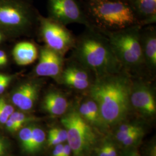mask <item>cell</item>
Returning a JSON list of instances; mask_svg holds the SVG:
<instances>
[{
    "label": "cell",
    "instance_id": "cell-1",
    "mask_svg": "<svg viewBox=\"0 0 156 156\" xmlns=\"http://www.w3.org/2000/svg\"><path fill=\"white\" fill-rule=\"evenodd\" d=\"M131 88L128 76L120 73L97 77L90 94L98 106L100 120L113 125L124 120L131 105Z\"/></svg>",
    "mask_w": 156,
    "mask_h": 156
},
{
    "label": "cell",
    "instance_id": "cell-2",
    "mask_svg": "<svg viewBox=\"0 0 156 156\" xmlns=\"http://www.w3.org/2000/svg\"><path fill=\"white\" fill-rule=\"evenodd\" d=\"M76 56L81 64L97 77L120 73L122 67L109 41L97 35H88L80 40Z\"/></svg>",
    "mask_w": 156,
    "mask_h": 156
},
{
    "label": "cell",
    "instance_id": "cell-3",
    "mask_svg": "<svg viewBox=\"0 0 156 156\" xmlns=\"http://www.w3.org/2000/svg\"><path fill=\"white\" fill-rule=\"evenodd\" d=\"M108 41L122 66L135 68L144 62L140 35L137 28H127L112 34Z\"/></svg>",
    "mask_w": 156,
    "mask_h": 156
},
{
    "label": "cell",
    "instance_id": "cell-4",
    "mask_svg": "<svg viewBox=\"0 0 156 156\" xmlns=\"http://www.w3.org/2000/svg\"><path fill=\"white\" fill-rule=\"evenodd\" d=\"M67 131L68 144L75 156H82L94 144L95 136L79 113L72 111L62 119Z\"/></svg>",
    "mask_w": 156,
    "mask_h": 156
},
{
    "label": "cell",
    "instance_id": "cell-5",
    "mask_svg": "<svg viewBox=\"0 0 156 156\" xmlns=\"http://www.w3.org/2000/svg\"><path fill=\"white\" fill-rule=\"evenodd\" d=\"M93 15L98 20L107 26L123 29L135 20L131 8L122 2L100 1L93 7Z\"/></svg>",
    "mask_w": 156,
    "mask_h": 156
},
{
    "label": "cell",
    "instance_id": "cell-6",
    "mask_svg": "<svg viewBox=\"0 0 156 156\" xmlns=\"http://www.w3.org/2000/svg\"><path fill=\"white\" fill-rule=\"evenodd\" d=\"M30 24L29 12L23 4L13 0H0V30L19 33Z\"/></svg>",
    "mask_w": 156,
    "mask_h": 156
},
{
    "label": "cell",
    "instance_id": "cell-7",
    "mask_svg": "<svg viewBox=\"0 0 156 156\" xmlns=\"http://www.w3.org/2000/svg\"><path fill=\"white\" fill-rule=\"evenodd\" d=\"M41 30L47 47L62 56L74 44L70 32L64 25L53 19L42 18Z\"/></svg>",
    "mask_w": 156,
    "mask_h": 156
},
{
    "label": "cell",
    "instance_id": "cell-8",
    "mask_svg": "<svg viewBox=\"0 0 156 156\" xmlns=\"http://www.w3.org/2000/svg\"><path fill=\"white\" fill-rule=\"evenodd\" d=\"M53 19L62 25L86 23V20L75 0H49Z\"/></svg>",
    "mask_w": 156,
    "mask_h": 156
},
{
    "label": "cell",
    "instance_id": "cell-9",
    "mask_svg": "<svg viewBox=\"0 0 156 156\" xmlns=\"http://www.w3.org/2000/svg\"><path fill=\"white\" fill-rule=\"evenodd\" d=\"M63 67L62 55L47 46L41 49L39 62L35 73L39 76L58 78L62 75Z\"/></svg>",
    "mask_w": 156,
    "mask_h": 156
},
{
    "label": "cell",
    "instance_id": "cell-10",
    "mask_svg": "<svg viewBox=\"0 0 156 156\" xmlns=\"http://www.w3.org/2000/svg\"><path fill=\"white\" fill-rule=\"evenodd\" d=\"M40 84L38 82H26L15 90L12 94V102L23 111H30L38 98Z\"/></svg>",
    "mask_w": 156,
    "mask_h": 156
},
{
    "label": "cell",
    "instance_id": "cell-11",
    "mask_svg": "<svg viewBox=\"0 0 156 156\" xmlns=\"http://www.w3.org/2000/svg\"><path fill=\"white\" fill-rule=\"evenodd\" d=\"M130 103L144 115L152 116L156 114L154 96L150 88L145 84H137L132 87Z\"/></svg>",
    "mask_w": 156,
    "mask_h": 156
},
{
    "label": "cell",
    "instance_id": "cell-12",
    "mask_svg": "<svg viewBox=\"0 0 156 156\" xmlns=\"http://www.w3.org/2000/svg\"><path fill=\"white\" fill-rule=\"evenodd\" d=\"M61 76L64 83L75 89H86L90 84L89 73L82 68L68 67L62 71Z\"/></svg>",
    "mask_w": 156,
    "mask_h": 156
},
{
    "label": "cell",
    "instance_id": "cell-13",
    "mask_svg": "<svg viewBox=\"0 0 156 156\" xmlns=\"http://www.w3.org/2000/svg\"><path fill=\"white\" fill-rule=\"evenodd\" d=\"M12 55L19 66H27L35 62L38 56L37 47L30 42H21L15 46Z\"/></svg>",
    "mask_w": 156,
    "mask_h": 156
},
{
    "label": "cell",
    "instance_id": "cell-14",
    "mask_svg": "<svg viewBox=\"0 0 156 156\" xmlns=\"http://www.w3.org/2000/svg\"><path fill=\"white\" fill-rule=\"evenodd\" d=\"M43 108L54 116H60L67 111L68 102L62 93L50 91L47 93L43 100Z\"/></svg>",
    "mask_w": 156,
    "mask_h": 156
},
{
    "label": "cell",
    "instance_id": "cell-15",
    "mask_svg": "<svg viewBox=\"0 0 156 156\" xmlns=\"http://www.w3.org/2000/svg\"><path fill=\"white\" fill-rule=\"evenodd\" d=\"M144 62L152 69L156 67V37L153 31L149 32L140 38Z\"/></svg>",
    "mask_w": 156,
    "mask_h": 156
},
{
    "label": "cell",
    "instance_id": "cell-16",
    "mask_svg": "<svg viewBox=\"0 0 156 156\" xmlns=\"http://www.w3.org/2000/svg\"><path fill=\"white\" fill-rule=\"evenodd\" d=\"M46 135L45 132L41 128L33 126L31 140L28 149L29 153H34L41 149L45 143Z\"/></svg>",
    "mask_w": 156,
    "mask_h": 156
},
{
    "label": "cell",
    "instance_id": "cell-17",
    "mask_svg": "<svg viewBox=\"0 0 156 156\" xmlns=\"http://www.w3.org/2000/svg\"><path fill=\"white\" fill-rule=\"evenodd\" d=\"M138 4L141 13L147 16H155L156 0H138Z\"/></svg>",
    "mask_w": 156,
    "mask_h": 156
},
{
    "label": "cell",
    "instance_id": "cell-18",
    "mask_svg": "<svg viewBox=\"0 0 156 156\" xmlns=\"http://www.w3.org/2000/svg\"><path fill=\"white\" fill-rule=\"evenodd\" d=\"M33 126H27L20 129L19 132V139L24 151L28 152L31 140Z\"/></svg>",
    "mask_w": 156,
    "mask_h": 156
},
{
    "label": "cell",
    "instance_id": "cell-19",
    "mask_svg": "<svg viewBox=\"0 0 156 156\" xmlns=\"http://www.w3.org/2000/svg\"><path fill=\"white\" fill-rule=\"evenodd\" d=\"M15 112L13 106L8 103L5 99L0 98V123L5 124L7 120Z\"/></svg>",
    "mask_w": 156,
    "mask_h": 156
},
{
    "label": "cell",
    "instance_id": "cell-20",
    "mask_svg": "<svg viewBox=\"0 0 156 156\" xmlns=\"http://www.w3.org/2000/svg\"><path fill=\"white\" fill-rule=\"evenodd\" d=\"M9 118L15 123L18 129L22 128L23 125L33 120V117L27 116L26 115L20 112H14Z\"/></svg>",
    "mask_w": 156,
    "mask_h": 156
},
{
    "label": "cell",
    "instance_id": "cell-21",
    "mask_svg": "<svg viewBox=\"0 0 156 156\" xmlns=\"http://www.w3.org/2000/svg\"><path fill=\"white\" fill-rule=\"evenodd\" d=\"M88 108L89 109L91 116L93 119V123H97L100 120V111L98 106L94 101L92 99L87 100L86 102Z\"/></svg>",
    "mask_w": 156,
    "mask_h": 156
},
{
    "label": "cell",
    "instance_id": "cell-22",
    "mask_svg": "<svg viewBox=\"0 0 156 156\" xmlns=\"http://www.w3.org/2000/svg\"><path fill=\"white\" fill-rule=\"evenodd\" d=\"M142 133V129L135 131L134 133L129 135L121 142L125 146H131L133 145L140 139Z\"/></svg>",
    "mask_w": 156,
    "mask_h": 156
},
{
    "label": "cell",
    "instance_id": "cell-23",
    "mask_svg": "<svg viewBox=\"0 0 156 156\" xmlns=\"http://www.w3.org/2000/svg\"><path fill=\"white\" fill-rule=\"evenodd\" d=\"M49 133L56 136L62 142L67 140V131L66 129L60 128H51L49 131Z\"/></svg>",
    "mask_w": 156,
    "mask_h": 156
},
{
    "label": "cell",
    "instance_id": "cell-24",
    "mask_svg": "<svg viewBox=\"0 0 156 156\" xmlns=\"http://www.w3.org/2000/svg\"><path fill=\"white\" fill-rule=\"evenodd\" d=\"M79 114L82 116V117L85 119L87 121H89L91 123H93V119L91 116L89 109L88 108V106L87 105L86 102L82 103L79 108Z\"/></svg>",
    "mask_w": 156,
    "mask_h": 156
},
{
    "label": "cell",
    "instance_id": "cell-25",
    "mask_svg": "<svg viewBox=\"0 0 156 156\" xmlns=\"http://www.w3.org/2000/svg\"><path fill=\"white\" fill-rule=\"evenodd\" d=\"M13 76L5 75L0 81V94H2L6 89L9 84L11 82L13 79Z\"/></svg>",
    "mask_w": 156,
    "mask_h": 156
},
{
    "label": "cell",
    "instance_id": "cell-26",
    "mask_svg": "<svg viewBox=\"0 0 156 156\" xmlns=\"http://www.w3.org/2000/svg\"><path fill=\"white\" fill-rule=\"evenodd\" d=\"M141 128L138 127L136 125L133 124H123L119 128L118 131L120 132H133L136 130H139Z\"/></svg>",
    "mask_w": 156,
    "mask_h": 156
},
{
    "label": "cell",
    "instance_id": "cell-27",
    "mask_svg": "<svg viewBox=\"0 0 156 156\" xmlns=\"http://www.w3.org/2000/svg\"><path fill=\"white\" fill-rule=\"evenodd\" d=\"M6 127L7 129L11 132H15L18 131L19 129L17 128L16 124L9 117V119L7 120V121L5 123Z\"/></svg>",
    "mask_w": 156,
    "mask_h": 156
},
{
    "label": "cell",
    "instance_id": "cell-28",
    "mask_svg": "<svg viewBox=\"0 0 156 156\" xmlns=\"http://www.w3.org/2000/svg\"><path fill=\"white\" fill-rule=\"evenodd\" d=\"M8 56L4 51L0 50V68L4 67L8 64Z\"/></svg>",
    "mask_w": 156,
    "mask_h": 156
},
{
    "label": "cell",
    "instance_id": "cell-29",
    "mask_svg": "<svg viewBox=\"0 0 156 156\" xmlns=\"http://www.w3.org/2000/svg\"><path fill=\"white\" fill-rule=\"evenodd\" d=\"M48 143L49 145L51 146H56L57 145H58L60 144H62V142L58 140L56 136H55L53 134L49 133V136H48Z\"/></svg>",
    "mask_w": 156,
    "mask_h": 156
},
{
    "label": "cell",
    "instance_id": "cell-30",
    "mask_svg": "<svg viewBox=\"0 0 156 156\" xmlns=\"http://www.w3.org/2000/svg\"><path fill=\"white\" fill-rule=\"evenodd\" d=\"M105 146L106 147L108 156H117L116 151L113 145L107 144L106 145H105Z\"/></svg>",
    "mask_w": 156,
    "mask_h": 156
},
{
    "label": "cell",
    "instance_id": "cell-31",
    "mask_svg": "<svg viewBox=\"0 0 156 156\" xmlns=\"http://www.w3.org/2000/svg\"><path fill=\"white\" fill-rule=\"evenodd\" d=\"M63 146L64 145H62V144L56 145L55 149L53 151L52 156H62Z\"/></svg>",
    "mask_w": 156,
    "mask_h": 156
},
{
    "label": "cell",
    "instance_id": "cell-32",
    "mask_svg": "<svg viewBox=\"0 0 156 156\" xmlns=\"http://www.w3.org/2000/svg\"><path fill=\"white\" fill-rule=\"evenodd\" d=\"M6 144L4 140L0 136V156H3L6 151Z\"/></svg>",
    "mask_w": 156,
    "mask_h": 156
},
{
    "label": "cell",
    "instance_id": "cell-33",
    "mask_svg": "<svg viewBox=\"0 0 156 156\" xmlns=\"http://www.w3.org/2000/svg\"><path fill=\"white\" fill-rule=\"evenodd\" d=\"M71 153H72V149L69 146V145L68 144L64 145L62 156H70Z\"/></svg>",
    "mask_w": 156,
    "mask_h": 156
},
{
    "label": "cell",
    "instance_id": "cell-34",
    "mask_svg": "<svg viewBox=\"0 0 156 156\" xmlns=\"http://www.w3.org/2000/svg\"><path fill=\"white\" fill-rule=\"evenodd\" d=\"M99 156H108L105 145H104L101 148L100 151H99Z\"/></svg>",
    "mask_w": 156,
    "mask_h": 156
},
{
    "label": "cell",
    "instance_id": "cell-35",
    "mask_svg": "<svg viewBox=\"0 0 156 156\" xmlns=\"http://www.w3.org/2000/svg\"><path fill=\"white\" fill-rule=\"evenodd\" d=\"M4 38V35H3V34L2 33V31L0 30V43L2 41Z\"/></svg>",
    "mask_w": 156,
    "mask_h": 156
},
{
    "label": "cell",
    "instance_id": "cell-36",
    "mask_svg": "<svg viewBox=\"0 0 156 156\" xmlns=\"http://www.w3.org/2000/svg\"><path fill=\"white\" fill-rule=\"evenodd\" d=\"M129 156H140V154H138V153H136V152H135V153H132L131 155H129Z\"/></svg>",
    "mask_w": 156,
    "mask_h": 156
},
{
    "label": "cell",
    "instance_id": "cell-37",
    "mask_svg": "<svg viewBox=\"0 0 156 156\" xmlns=\"http://www.w3.org/2000/svg\"><path fill=\"white\" fill-rule=\"evenodd\" d=\"M4 74H1V73H0V81H1V80L2 79V78L4 77Z\"/></svg>",
    "mask_w": 156,
    "mask_h": 156
},
{
    "label": "cell",
    "instance_id": "cell-38",
    "mask_svg": "<svg viewBox=\"0 0 156 156\" xmlns=\"http://www.w3.org/2000/svg\"><path fill=\"white\" fill-rule=\"evenodd\" d=\"M96 1H108V0H96Z\"/></svg>",
    "mask_w": 156,
    "mask_h": 156
}]
</instances>
